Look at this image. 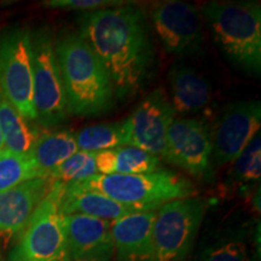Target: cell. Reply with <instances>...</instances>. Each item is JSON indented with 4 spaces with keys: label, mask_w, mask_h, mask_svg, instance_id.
Returning <instances> with one entry per match:
<instances>
[{
    "label": "cell",
    "mask_w": 261,
    "mask_h": 261,
    "mask_svg": "<svg viewBox=\"0 0 261 261\" xmlns=\"http://www.w3.org/2000/svg\"><path fill=\"white\" fill-rule=\"evenodd\" d=\"M168 84L175 114L191 115L210 107L213 96L211 84L190 65H173L168 71Z\"/></svg>",
    "instance_id": "16"
},
{
    "label": "cell",
    "mask_w": 261,
    "mask_h": 261,
    "mask_svg": "<svg viewBox=\"0 0 261 261\" xmlns=\"http://www.w3.org/2000/svg\"><path fill=\"white\" fill-rule=\"evenodd\" d=\"M112 224L81 214L64 215L70 261H112Z\"/></svg>",
    "instance_id": "13"
},
{
    "label": "cell",
    "mask_w": 261,
    "mask_h": 261,
    "mask_svg": "<svg viewBox=\"0 0 261 261\" xmlns=\"http://www.w3.org/2000/svg\"><path fill=\"white\" fill-rule=\"evenodd\" d=\"M0 135L4 150L15 155L28 156L40 133L31 121L24 119L17 109L0 92Z\"/></svg>",
    "instance_id": "19"
},
{
    "label": "cell",
    "mask_w": 261,
    "mask_h": 261,
    "mask_svg": "<svg viewBox=\"0 0 261 261\" xmlns=\"http://www.w3.org/2000/svg\"><path fill=\"white\" fill-rule=\"evenodd\" d=\"M98 173L96 166V154L77 151L60 166L48 172L47 178L64 184L81 182L93 177Z\"/></svg>",
    "instance_id": "24"
},
{
    "label": "cell",
    "mask_w": 261,
    "mask_h": 261,
    "mask_svg": "<svg viewBox=\"0 0 261 261\" xmlns=\"http://www.w3.org/2000/svg\"><path fill=\"white\" fill-rule=\"evenodd\" d=\"M31 40L33 96L37 121L50 128L63 123L69 116L54 33L50 28H40L31 34Z\"/></svg>",
    "instance_id": "6"
},
{
    "label": "cell",
    "mask_w": 261,
    "mask_h": 261,
    "mask_svg": "<svg viewBox=\"0 0 261 261\" xmlns=\"http://www.w3.org/2000/svg\"><path fill=\"white\" fill-rule=\"evenodd\" d=\"M64 182L52 180L10 253V261H70L61 201Z\"/></svg>",
    "instance_id": "5"
},
{
    "label": "cell",
    "mask_w": 261,
    "mask_h": 261,
    "mask_svg": "<svg viewBox=\"0 0 261 261\" xmlns=\"http://www.w3.org/2000/svg\"><path fill=\"white\" fill-rule=\"evenodd\" d=\"M202 15L228 60L248 74L261 70V6L259 2H208Z\"/></svg>",
    "instance_id": "3"
},
{
    "label": "cell",
    "mask_w": 261,
    "mask_h": 261,
    "mask_svg": "<svg viewBox=\"0 0 261 261\" xmlns=\"http://www.w3.org/2000/svg\"><path fill=\"white\" fill-rule=\"evenodd\" d=\"M198 261H249L248 248L240 236L223 237L210 244Z\"/></svg>",
    "instance_id": "25"
},
{
    "label": "cell",
    "mask_w": 261,
    "mask_h": 261,
    "mask_svg": "<svg viewBox=\"0 0 261 261\" xmlns=\"http://www.w3.org/2000/svg\"><path fill=\"white\" fill-rule=\"evenodd\" d=\"M129 2H120V0H48L44 5L51 9L61 10H79V11H96V10L116 8L128 4Z\"/></svg>",
    "instance_id": "26"
},
{
    "label": "cell",
    "mask_w": 261,
    "mask_h": 261,
    "mask_svg": "<svg viewBox=\"0 0 261 261\" xmlns=\"http://www.w3.org/2000/svg\"><path fill=\"white\" fill-rule=\"evenodd\" d=\"M4 150V142H3V138H2V135H0V152Z\"/></svg>",
    "instance_id": "27"
},
{
    "label": "cell",
    "mask_w": 261,
    "mask_h": 261,
    "mask_svg": "<svg viewBox=\"0 0 261 261\" xmlns=\"http://www.w3.org/2000/svg\"><path fill=\"white\" fill-rule=\"evenodd\" d=\"M0 260H2V254H0Z\"/></svg>",
    "instance_id": "28"
},
{
    "label": "cell",
    "mask_w": 261,
    "mask_h": 261,
    "mask_svg": "<svg viewBox=\"0 0 261 261\" xmlns=\"http://www.w3.org/2000/svg\"><path fill=\"white\" fill-rule=\"evenodd\" d=\"M207 202L187 197L162 204L156 211L152 227L154 261H185L203 221Z\"/></svg>",
    "instance_id": "7"
},
{
    "label": "cell",
    "mask_w": 261,
    "mask_h": 261,
    "mask_svg": "<svg viewBox=\"0 0 261 261\" xmlns=\"http://www.w3.org/2000/svg\"><path fill=\"white\" fill-rule=\"evenodd\" d=\"M34 178H47L28 156L0 152V191L14 188Z\"/></svg>",
    "instance_id": "23"
},
{
    "label": "cell",
    "mask_w": 261,
    "mask_h": 261,
    "mask_svg": "<svg viewBox=\"0 0 261 261\" xmlns=\"http://www.w3.org/2000/svg\"><path fill=\"white\" fill-rule=\"evenodd\" d=\"M260 100H241L225 108L211 132L213 169L232 163L260 132Z\"/></svg>",
    "instance_id": "10"
},
{
    "label": "cell",
    "mask_w": 261,
    "mask_h": 261,
    "mask_svg": "<svg viewBox=\"0 0 261 261\" xmlns=\"http://www.w3.org/2000/svg\"><path fill=\"white\" fill-rule=\"evenodd\" d=\"M77 184L136 212L156 211L171 201L196 195V188L190 180L171 171L129 175L97 173Z\"/></svg>",
    "instance_id": "4"
},
{
    "label": "cell",
    "mask_w": 261,
    "mask_h": 261,
    "mask_svg": "<svg viewBox=\"0 0 261 261\" xmlns=\"http://www.w3.org/2000/svg\"><path fill=\"white\" fill-rule=\"evenodd\" d=\"M79 151L97 154L106 150L128 146L129 128L127 117L113 123H98L74 133Z\"/></svg>",
    "instance_id": "21"
},
{
    "label": "cell",
    "mask_w": 261,
    "mask_h": 261,
    "mask_svg": "<svg viewBox=\"0 0 261 261\" xmlns=\"http://www.w3.org/2000/svg\"><path fill=\"white\" fill-rule=\"evenodd\" d=\"M152 25L163 47L178 57L200 55L203 47L202 16L197 8L184 2H162L151 12Z\"/></svg>",
    "instance_id": "11"
},
{
    "label": "cell",
    "mask_w": 261,
    "mask_h": 261,
    "mask_svg": "<svg viewBox=\"0 0 261 261\" xmlns=\"http://www.w3.org/2000/svg\"><path fill=\"white\" fill-rule=\"evenodd\" d=\"M160 158L133 146L106 150L96 154L99 174H145L159 171Z\"/></svg>",
    "instance_id": "18"
},
{
    "label": "cell",
    "mask_w": 261,
    "mask_h": 261,
    "mask_svg": "<svg viewBox=\"0 0 261 261\" xmlns=\"http://www.w3.org/2000/svg\"><path fill=\"white\" fill-rule=\"evenodd\" d=\"M155 217L156 211L137 212L113 221L112 238L117 261H154Z\"/></svg>",
    "instance_id": "15"
},
{
    "label": "cell",
    "mask_w": 261,
    "mask_h": 261,
    "mask_svg": "<svg viewBox=\"0 0 261 261\" xmlns=\"http://www.w3.org/2000/svg\"><path fill=\"white\" fill-rule=\"evenodd\" d=\"M174 119V108L162 87L148 93L127 117L128 146L158 158L163 156L167 130Z\"/></svg>",
    "instance_id": "12"
},
{
    "label": "cell",
    "mask_w": 261,
    "mask_h": 261,
    "mask_svg": "<svg viewBox=\"0 0 261 261\" xmlns=\"http://www.w3.org/2000/svg\"><path fill=\"white\" fill-rule=\"evenodd\" d=\"M163 158L202 181H212V136L197 117H175L166 136Z\"/></svg>",
    "instance_id": "9"
},
{
    "label": "cell",
    "mask_w": 261,
    "mask_h": 261,
    "mask_svg": "<svg viewBox=\"0 0 261 261\" xmlns=\"http://www.w3.org/2000/svg\"><path fill=\"white\" fill-rule=\"evenodd\" d=\"M55 48L69 114L100 116L115 107L113 81L102 61L77 31H62Z\"/></svg>",
    "instance_id": "2"
},
{
    "label": "cell",
    "mask_w": 261,
    "mask_h": 261,
    "mask_svg": "<svg viewBox=\"0 0 261 261\" xmlns=\"http://www.w3.org/2000/svg\"><path fill=\"white\" fill-rule=\"evenodd\" d=\"M0 92L24 119L37 121L28 29L12 28L0 35Z\"/></svg>",
    "instance_id": "8"
},
{
    "label": "cell",
    "mask_w": 261,
    "mask_h": 261,
    "mask_svg": "<svg viewBox=\"0 0 261 261\" xmlns=\"http://www.w3.org/2000/svg\"><path fill=\"white\" fill-rule=\"evenodd\" d=\"M79 151L73 132L56 130L45 132L39 136L29 158L34 161L37 167L47 177L48 172L60 166L71 155Z\"/></svg>",
    "instance_id": "20"
},
{
    "label": "cell",
    "mask_w": 261,
    "mask_h": 261,
    "mask_svg": "<svg viewBox=\"0 0 261 261\" xmlns=\"http://www.w3.org/2000/svg\"><path fill=\"white\" fill-rule=\"evenodd\" d=\"M228 173V187L247 190L260 181L261 174V138L260 132L248 143Z\"/></svg>",
    "instance_id": "22"
},
{
    "label": "cell",
    "mask_w": 261,
    "mask_h": 261,
    "mask_svg": "<svg viewBox=\"0 0 261 261\" xmlns=\"http://www.w3.org/2000/svg\"><path fill=\"white\" fill-rule=\"evenodd\" d=\"M0 261H3V260H0Z\"/></svg>",
    "instance_id": "29"
},
{
    "label": "cell",
    "mask_w": 261,
    "mask_h": 261,
    "mask_svg": "<svg viewBox=\"0 0 261 261\" xmlns=\"http://www.w3.org/2000/svg\"><path fill=\"white\" fill-rule=\"evenodd\" d=\"M132 4L83 12L77 17V32L102 61L120 100L143 90L154 65L146 16Z\"/></svg>",
    "instance_id": "1"
},
{
    "label": "cell",
    "mask_w": 261,
    "mask_h": 261,
    "mask_svg": "<svg viewBox=\"0 0 261 261\" xmlns=\"http://www.w3.org/2000/svg\"><path fill=\"white\" fill-rule=\"evenodd\" d=\"M61 207L64 215L81 214L108 221H115L127 214L137 213L100 192L80 187L77 182L64 184Z\"/></svg>",
    "instance_id": "17"
},
{
    "label": "cell",
    "mask_w": 261,
    "mask_h": 261,
    "mask_svg": "<svg viewBox=\"0 0 261 261\" xmlns=\"http://www.w3.org/2000/svg\"><path fill=\"white\" fill-rule=\"evenodd\" d=\"M51 184L48 178H34L0 191V238L10 242L22 233Z\"/></svg>",
    "instance_id": "14"
}]
</instances>
